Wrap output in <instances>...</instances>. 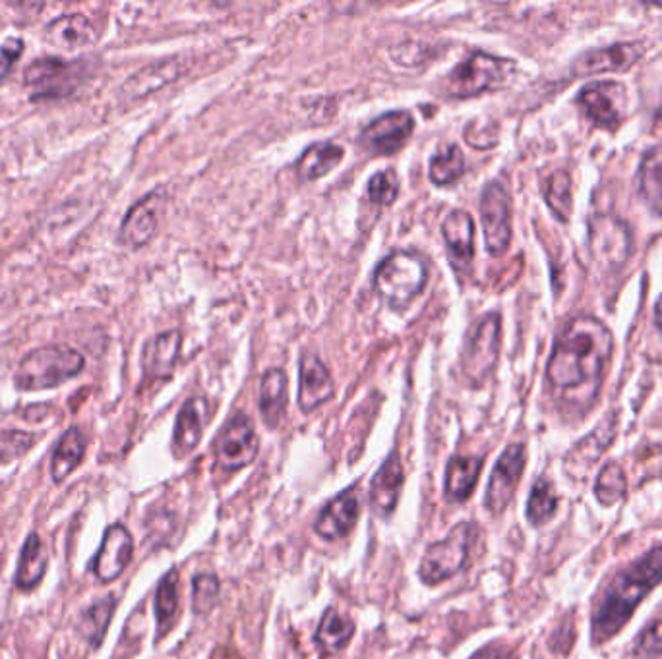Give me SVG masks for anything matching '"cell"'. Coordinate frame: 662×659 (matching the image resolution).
I'll return each mask as SVG.
<instances>
[{
  "instance_id": "obj_21",
  "label": "cell",
  "mask_w": 662,
  "mask_h": 659,
  "mask_svg": "<svg viewBox=\"0 0 662 659\" xmlns=\"http://www.w3.org/2000/svg\"><path fill=\"white\" fill-rule=\"evenodd\" d=\"M334 394V379L329 376L324 362L318 356H304L301 362V386H299V406L304 412L316 411L327 403Z\"/></svg>"
},
{
  "instance_id": "obj_33",
  "label": "cell",
  "mask_w": 662,
  "mask_h": 659,
  "mask_svg": "<svg viewBox=\"0 0 662 659\" xmlns=\"http://www.w3.org/2000/svg\"><path fill=\"white\" fill-rule=\"evenodd\" d=\"M115 608H117V598L107 596V598L97 599L94 606L87 608L82 619H80L77 633L82 634L94 648L101 646V643H104L107 629L111 625Z\"/></svg>"
},
{
  "instance_id": "obj_41",
  "label": "cell",
  "mask_w": 662,
  "mask_h": 659,
  "mask_svg": "<svg viewBox=\"0 0 662 659\" xmlns=\"http://www.w3.org/2000/svg\"><path fill=\"white\" fill-rule=\"evenodd\" d=\"M637 656L643 658H659L662 656V621H657L651 626H647L643 633L639 634L636 646Z\"/></svg>"
},
{
  "instance_id": "obj_18",
  "label": "cell",
  "mask_w": 662,
  "mask_h": 659,
  "mask_svg": "<svg viewBox=\"0 0 662 659\" xmlns=\"http://www.w3.org/2000/svg\"><path fill=\"white\" fill-rule=\"evenodd\" d=\"M404 484V466L397 453H392L370 481V507L374 514L389 516L396 511Z\"/></svg>"
},
{
  "instance_id": "obj_10",
  "label": "cell",
  "mask_w": 662,
  "mask_h": 659,
  "mask_svg": "<svg viewBox=\"0 0 662 659\" xmlns=\"http://www.w3.org/2000/svg\"><path fill=\"white\" fill-rule=\"evenodd\" d=\"M589 246L599 266L616 271L631 254V234L616 217H597L589 227Z\"/></svg>"
},
{
  "instance_id": "obj_5",
  "label": "cell",
  "mask_w": 662,
  "mask_h": 659,
  "mask_svg": "<svg viewBox=\"0 0 662 659\" xmlns=\"http://www.w3.org/2000/svg\"><path fill=\"white\" fill-rule=\"evenodd\" d=\"M474 539H477V526L473 523H459L456 528H452L446 538L429 546L419 566L422 583L434 586L464 571L471 557Z\"/></svg>"
},
{
  "instance_id": "obj_23",
  "label": "cell",
  "mask_w": 662,
  "mask_h": 659,
  "mask_svg": "<svg viewBox=\"0 0 662 659\" xmlns=\"http://www.w3.org/2000/svg\"><path fill=\"white\" fill-rule=\"evenodd\" d=\"M182 349V334L179 331H167L157 334L144 346L142 366L149 379H165L174 371Z\"/></svg>"
},
{
  "instance_id": "obj_26",
  "label": "cell",
  "mask_w": 662,
  "mask_h": 659,
  "mask_svg": "<svg viewBox=\"0 0 662 659\" xmlns=\"http://www.w3.org/2000/svg\"><path fill=\"white\" fill-rule=\"evenodd\" d=\"M481 456H461V454L452 456L446 466L447 499L461 503L471 496L481 476Z\"/></svg>"
},
{
  "instance_id": "obj_14",
  "label": "cell",
  "mask_w": 662,
  "mask_h": 659,
  "mask_svg": "<svg viewBox=\"0 0 662 659\" xmlns=\"http://www.w3.org/2000/svg\"><path fill=\"white\" fill-rule=\"evenodd\" d=\"M587 117L601 126H616L626 112V89L616 82H591L579 94Z\"/></svg>"
},
{
  "instance_id": "obj_12",
  "label": "cell",
  "mask_w": 662,
  "mask_h": 659,
  "mask_svg": "<svg viewBox=\"0 0 662 659\" xmlns=\"http://www.w3.org/2000/svg\"><path fill=\"white\" fill-rule=\"evenodd\" d=\"M413 130L414 120L409 112H386L362 130L361 146L370 154H396L409 142Z\"/></svg>"
},
{
  "instance_id": "obj_24",
  "label": "cell",
  "mask_w": 662,
  "mask_h": 659,
  "mask_svg": "<svg viewBox=\"0 0 662 659\" xmlns=\"http://www.w3.org/2000/svg\"><path fill=\"white\" fill-rule=\"evenodd\" d=\"M206 419L207 403L202 396L186 401V404L179 412L177 426H174V436H172L174 453L182 456V454L190 453L198 447Z\"/></svg>"
},
{
  "instance_id": "obj_4",
  "label": "cell",
  "mask_w": 662,
  "mask_h": 659,
  "mask_svg": "<svg viewBox=\"0 0 662 659\" xmlns=\"http://www.w3.org/2000/svg\"><path fill=\"white\" fill-rule=\"evenodd\" d=\"M429 266L414 252H396L374 271V291L389 308L404 309L426 286Z\"/></svg>"
},
{
  "instance_id": "obj_3",
  "label": "cell",
  "mask_w": 662,
  "mask_h": 659,
  "mask_svg": "<svg viewBox=\"0 0 662 659\" xmlns=\"http://www.w3.org/2000/svg\"><path fill=\"white\" fill-rule=\"evenodd\" d=\"M84 366L82 352L70 344H45L22 358L14 381L20 391L55 389L76 377Z\"/></svg>"
},
{
  "instance_id": "obj_37",
  "label": "cell",
  "mask_w": 662,
  "mask_h": 659,
  "mask_svg": "<svg viewBox=\"0 0 662 659\" xmlns=\"http://www.w3.org/2000/svg\"><path fill=\"white\" fill-rule=\"evenodd\" d=\"M626 489H628L626 476H624V472L618 464L614 463L606 464L602 468L599 478H597V484H594V493L604 505L618 503L619 499H624V496H626Z\"/></svg>"
},
{
  "instance_id": "obj_1",
  "label": "cell",
  "mask_w": 662,
  "mask_h": 659,
  "mask_svg": "<svg viewBox=\"0 0 662 659\" xmlns=\"http://www.w3.org/2000/svg\"><path fill=\"white\" fill-rule=\"evenodd\" d=\"M612 333L609 327L594 317L581 316L569 321L556 341L551 362L549 381L569 403H593L601 387L602 371L611 359Z\"/></svg>"
},
{
  "instance_id": "obj_2",
  "label": "cell",
  "mask_w": 662,
  "mask_h": 659,
  "mask_svg": "<svg viewBox=\"0 0 662 659\" xmlns=\"http://www.w3.org/2000/svg\"><path fill=\"white\" fill-rule=\"evenodd\" d=\"M662 581V544L637 559L628 569L614 578V583L602 594L593 613V643H606L629 617L647 594Z\"/></svg>"
},
{
  "instance_id": "obj_6",
  "label": "cell",
  "mask_w": 662,
  "mask_h": 659,
  "mask_svg": "<svg viewBox=\"0 0 662 659\" xmlns=\"http://www.w3.org/2000/svg\"><path fill=\"white\" fill-rule=\"evenodd\" d=\"M511 70V60L498 59L486 52H473L447 77V94L457 99H467L498 89L508 82Z\"/></svg>"
},
{
  "instance_id": "obj_22",
  "label": "cell",
  "mask_w": 662,
  "mask_h": 659,
  "mask_svg": "<svg viewBox=\"0 0 662 659\" xmlns=\"http://www.w3.org/2000/svg\"><path fill=\"white\" fill-rule=\"evenodd\" d=\"M643 54V47L639 44L611 45L606 49L587 52L577 60L576 74L579 76H593L601 72H616L628 70L636 64V60Z\"/></svg>"
},
{
  "instance_id": "obj_28",
  "label": "cell",
  "mask_w": 662,
  "mask_h": 659,
  "mask_svg": "<svg viewBox=\"0 0 662 659\" xmlns=\"http://www.w3.org/2000/svg\"><path fill=\"white\" fill-rule=\"evenodd\" d=\"M354 634V623L349 617L341 615L337 609H327L320 621L316 644L324 656H334L347 648Z\"/></svg>"
},
{
  "instance_id": "obj_42",
  "label": "cell",
  "mask_w": 662,
  "mask_h": 659,
  "mask_svg": "<svg viewBox=\"0 0 662 659\" xmlns=\"http://www.w3.org/2000/svg\"><path fill=\"white\" fill-rule=\"evenodd\" d=\"M22 51H24V41L17 37H10L0 45V82H4V77L9 76L14 62L22 57Z\"/></svg>"
},
{
  "instance_id": "obj_9",
  "label": "cell",
  "mask_w": 662,
  "mask_h": 659,
  "mask_svg": "<svg viewBox=\"0 0 662 659\" xmlns=\"http://www.w3.org/2000/svg\"><path fill=\"white\" fill-rule=\"evenodd\" d=\"M484 242L492 256H502L511 242V202L502 182H491L481 197Z\"/></svg>"
},
{
  "instance_id": "obj_20",
  "label": "cell",
  "mask_w": 662,
  "mask_h": 659,
  "mask_svg": "<svg viewBox=\"0 0 662 659\" xmlns=\"http://www.w3.org/2000/svg\"><path fill=\"white\" fill-rule=\"evenodd\" d=\"M45 39L62 52H76L94 44L95 29L84 14H64L47 24Z\"/></svg>"
},
{
  "instance_id": "obj_31",
  "label": "cell",
  "mask_w": 662,
  "mask_h": 659,
  "mask_svg": "<svg viewBox=\"0 0 662 659\" xmlns=\"http://www.w3.org/2000/svg\"><path fill=\"white\" fill-rule=\"evenodd\" d=\"M179 573L172 569L165 574L155 591V619H157V638L171 631L172 623L179 613Z\"/></svg>"
},
{
  "instance_id": "obj_36",
  "label": "cell",
  "mask_w": 662,
  "mask_h": 659,
  "mask_svg": "<svg viewBox=\"0 0 662 659\" xmlns=\"http://www.w3.org/2000/svg\"><path fill=\"white\" fill-rule=\"evenodd\" d=\"M544 197L559 221H568L571 213V179L566 171H558L546 180Z\"/></svg>"
},
{
  "instance_id": "obj_43",
  "label": "cell",
  "mask_w": 662,
  "mask_h": 659,
  "mask_svg": "<svg viewBox=\"0 0 662 659\" xmlns=\"http://www.w3.org/2000/svg\"><path fill=\"white\" fill-rule=\"evenodd\" d=\"M471 659H514V651L504 644H491L486 648L477 651Z\"/></svg>"
},
{
  "instance_id": "obj_13",
  "label": "cell",
  "mask_w": 662,
  "mask_h": 659,
  "mask_svg": "<svg viewBox=\"0 0 662 659\" xmlns=\"http://www.w3.org/2000/svg\"><path fill=\"white\" fill-rule=\"evenodd\" d=\"M523 468L525 447L519 446V443L509 446L494 466L489 489H486V496H484V503L491 509L492 513L498 514L506 511L509 501L516 496L519 479L523 476Z\"/></svg>"
},
{
  "instance_id": "obj_40",
  "label": "cell",
  "mask_w": 662,
  "mask_h": 659,
  "mask_svg": "<svg viewBox=\"0 0 662 659\" xmlns=\"http://www.w3.org/2000/svg\"><path fill=\"white\" fill-rule=\"evenodd\" d=\"M399 196V179L392 169L374 174L369 182V197L376 206H392Z\"/></svg>"
},
{
  "instance_id": "obj_34",
  "label": "cell",
  "mask_w": 662,
  "mask_h": 659,
  "mask_svg": "<svg viewBox=\"0 0 662 659\" xmlns=\"http://www.w3.org/2000/svg\"><path fill=\"white\" fill-rule=\"evenodd\" d=\"M465 174V157L459 146H446L431 159V180L436 186H449Z\"/></svg>"
},
{
  "instance_id": "obj_38",
  "label": "cell",
  "mask_w": 662,
  "mask_h": 659,
  "mask_svg": "<svg viewBox=\"0 0 662 659\" xmlns=\"http://www.w3.org/2000/svg\"><path fill=\"white\" fill-rule=\"evenodd\" d=\"M219 581L214 574H196L192 581V608L198 615H206L219 601Z\"/></svg>"
},
{
  "instance_id": "obj_32",
  "label": "cell",
  "mask_w": 662,
  "mask_h": 659,
  "mask_svg": "<svg viewBox=\"0 0 662 659\" xmlns=\"http://www.w3.org/2000/svg\"><path fill=\"white\" fill-rule=\"evenodd\" d=\"M639 194L654 213L662 215V144L651 147L641 161Z\"/></svg>"
},
{
  "instance_id": "obj_30",
  "label": "cell",
  "mask_w": 662,
  "mask_h": 659,
  "mask_svg": "<svg viewBox=\"0 0 662 659\" xmlns=\"http://www.w3.org/2000/svg\"><path fill=\"white\" fill-rule=\"evenodd\" d=\"M86 453V437L77 428H70L61 441L55 447L51 459V476L57 484L69 478L76 471L77 464L82 463Z\"/></svg>"
},
{
  "instance_id": "obj_25",
  "label": "cell",
  "mask_w": 662,
  "mask_h": 659,
  "mask_svg": "<svg viewBox=\"0 0 662 659\" xmlns=\"http://www.w3.org/2000/svg\"><path fill=\"white\" fill-rule=\"evenodd\" d=\"M260 412L267 428L276 429L284 422L287 412V376L284 369H269L262 377Z\"/></svg>"
},
{
  "instance_id": "obj_35",
  "label": "cell",
  "mask_w": 662,
  "mask_h": 659,
  "mask_svg": "<svg viewBox=\"0 0 662 659\" xmlns=\"http://www.w3.org/2000/svg\"><path fill=\"white\" fill-rule=\"evenodd\" d=\"M556 507H558V499L552 489L551 481L544 478L537 479V484L531 489V496H529V503H527L529 523L539 526V524L551 521L552 514L556 513Z\"/></svg>"
},
{
  "instance_id": "obj_16",
  "label": "cell",
  "mask_w": 662,
  "mask_h": 659,
  "mask_svg": "<svg viewBox=\"0 0 662 659\" xmlns=\"http://www.w3.org/2000/svg\"><path fill=\"white\" fill-rule=\"evenodd\" d=\"M165 199L161 192H154L140 199L136 206L130 209L121 224V242L127 248L140 249L152 242L157 234L159 217L164 211Z\"/></svg>"
},
{
  "instance_id": "obj_27",
  "label": "cell",
  "mask_w": 662,
  "mask_h": 659,
  "mask_svg": "<svg viewBox=\"0 0 662 659\" xmlns=\"http://www.w3.org/2000/svg\"><path fill=\"white\" fill-rule=\"evenodd\" d=\"M47 563H49V556H47L44 541L37 534H29L24 541L22 553H20L16 576H14L17 590H34L44 578Z\"/></svg>"
},
{
  "instance_id": "obj_11",
  "label": "cell",
  "mask_w": 662,
  "mask_h": 659,
  "mask_svg": "<svg viewBox=\"0 0 662 659\" xmlns=\"http://www.w3.org/2000/svg\"><path fill=\"white\" fill-rule=\"evenodd\" d=\"M258 454V437L249 416L237 414L225 426L216 446V461L225 472L241 471L254 463Z\"/></svg>"
},
{
  "instance_id": "obj_19",
  "label": "cell",
  "mask_w": 662,
  "mask_h": 659,
  "mask_svg": "<svg viewBox=\"0 0 662 659\" xmlns=\"http://www.w3.org/2000/svg\"><path fill=\"white\" fill-rule=\"evenodd\" d=\"M442 234L446 240L447 256L452 259V266L459 271H467L474 257L473 217L464 209L452 211L442 223Z\"/></svg>"
},
{
  "instance_id": "obj_8",
  "label": "cell",
  "mask_w": 662,
  "mask_h": 659,
  "mask_svg": "<svg viewBox=\"0 0 662 659\" xmlns=\"http://www.w3.org/2000/svg\"><path fill=\"white\" fill-rule=\"evenodd\" d=\"M499 354V316L489 314L481 317L469 334L465 344L464 364L465 376L473 383H482L491 376L492 369L498 362Z\"/></svg>"
},
{
  "instance_id": "obj_29",
  "label": "cell",
  "mask_w": 662,
  "mask_h": 659,
  "mask_svg": "<svg viewBox=\"0 0 662 659\" xmlns=\"http://www.w3.org/2000/svg\"><path fill=\"white\" fill-rule=\"evenodd\" d=\"M341 161H344V147L336 146L332 142H322L310 146L301 155L297 163V172L299 179L312 182L326 176L327 172L334 171Z\"/></svg>"
},
{
  "instance_id": "obj_15",
  "label": "cell",
  "mask_w": 662,
  "mask_h": 659,
  "mask_svg": "<svg viewBox=\"0 0 662 659\" xmlns=\"http://www.w3.org/2000/svg\"><path fill=\"white\" fill-rule=\"evenodd\" d=\"M132 553H134V541L130 532L122 524H112L105 532L101 548L92 563L95 576L101 583L117 581L129 566Z\"/></svg>"
},
{
  "instance_id": "obj_44",
  "label": "cell",
  "mask_w": 662,
  "mask_h": 659,
  "mask_svg": "<svg viewBox=\"0 0 662 659\" xmlns=\"http://www.w3.org/2000/svg\"><path fill=\"white\" fill-rule=\"evenodd\" d=\"M654 324H657V327L662 331V296L659 298V302H657V306H654Z\"/></svg>"
},
{
  "instance_id": "obj_7",
  "label": "cell",
  "mask_w": 662,
  "mask_h": 659,
  "mask_svg": "<svg viewBox=\"0 0 662 659\" xmlns=\"http://www.w3.org/2000/svg\"><path fill=\"white\" fill-rule=\"evenodd\" d=\"M84 60L45 57L35 60L24 72V84L32 89V101L61 99L74 94L84 80Z\"/></svg>"
},
{
  "instance_id": "obj_45",
  "label": "cell",
  "mask_w": 662,
  "mask_h": 659,
  "mask_svg": "<svg viewBox=\"0 0 662 659\" xmlns=\"http://www.w3.org/2000/svg\"><path fill=\"white\" fill-rule=\"evenodd\" d=\"M659 114H661V117H662V103H661V111H659Z\"/></svg>"
},
{
  "instance_id": "obj_39",
  "label": "cell",
  "mask_w": 662,
  "mask_h": 659,
  "mask_svg": "<svg viewBox=\"0 0 662 659\" xmlns=\"http://www.w3.org/2000/svg\"><path fill=\"white\" fill-rule=\"evenodd\" d=\"M37 437L20 429L0 431V464H9L22 459L35 446Z\"/></svg>"
},
{
  "instance_id": "obj_17",
  "label": "cell",
  "mask_w": 662,
  "mask_h": 659,
  "mask_svg": "<svg viewBox=\"0 0 662 659\" xmlns=\"http://www.w3.org/2000/svg\"><path fill=\"white\" fill-rule=\"evenodd\" d=\"M359 516H361V496H359V489H347L344 493L334 497L322 509L314 528H316L322 538H345L349 532L353 530Z\"/></svg>"
}]
</instances>
